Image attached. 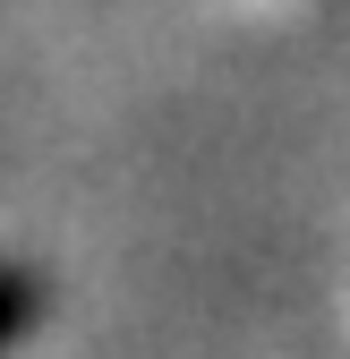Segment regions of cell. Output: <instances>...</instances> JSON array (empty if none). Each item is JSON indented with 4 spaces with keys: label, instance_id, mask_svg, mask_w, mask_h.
I'll return each instance as SVG.
<instances>
[{
    "label": "cell",
    "instance_id": "obj_1",
    "mask_svg": "<svg viewBox=\"0 0 350 359\" xmlns=\"http://www.w3.org/2000/svg\"><path fill=\"white\" fill-rule=\"evenodd\" d=\"M34 317H43V283H34V265L0 257V359L34 334Z\"/></svg>",
    "mask_w": 350,
    "mask_h": 359
}]
</instances>
